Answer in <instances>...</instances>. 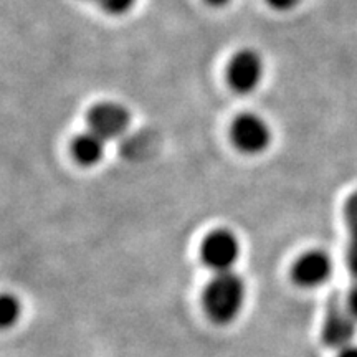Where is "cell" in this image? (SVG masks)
<instances>
[{
  "mask_svg": "<svg viewBox=\"0 0 357 357\" xmlns=\"http://www.w3.org/2000/svg\"><path fill=\"white\" fill-rule=\"evenodd\" d=\"M22 306L19 298L13 294H0V329L12 328L20 318Z\"/></svg>",
  "mask_w": 357,
  "mask_h": 357,
  "instance_id": "cell-9",
  "label": "cell"
},
{
  "mask_svg": "<svg viewBox=\"0 0 357 357\" xmlns=\"http://www.w3.org/2000/svg\"><path fill=\"white\" fill-rule=\"evenodd\" d=\"M333 273V260L323 250L303 253L293 266L294 283L303 288H316L324 284Z\"/></svg>",
  "mask_w": 357,
  "mask_h": 357,
  "instance_id": "cell-5",
  "label": "cell"
},
{
  "mask_svg": "<svg viewBox=\"0 0 357 357\" xmlns=\"http://www.w3.org/2000/svg\"><path fill=\"white\" fill-rule=\"evenodd\" d=\"M136 0H100V3L106 12L113 13V15H123L129 8L134 6Z\"/></svg>",
  "mask_w": 357,
  "mask_h": 357,
  "instance_id": "cell-11",
  "label": "cell"
},
{
  "mask_svg": "<svg viewBox=\"0 0 357 357\" xmlns=\"http://www.w3.org/2000/svg\"><path fill=\"white\" fill-rule=\"evenodd\" d=\"M261 58L252 50L238 52L229 65V82L238 93L253 91L261 82Z\"/></svg>",
  "mask_w": 357,
  "mask_h": 357,
  "instance_id": "cell-7",
  "label": "cell"
},
{
  "mask_svg": "<svg viewBox=\"0 0 357 357\" xmlns=\"http://www.w3.org/2000/svg\"><path fill=\"white\" fill-rule=\"evenodd\" d=\"M207 2L213 7H222V6H225V3H229L230 0H207Z\"/></svg>",
  "mask_w": 357,
  "mask_h": 357,
  "instance_id": "cell-16",
  "label": "cell"
},
{
  "mask_svg": "<svg viewBox=\"0 0 357 357\" xmlns=\"http://www.w3.org/2000/svg\"><path fill=\"white\" fill-rule=\"evenodd\" d=\"M300 0H268L271 7H275L276 10H289L293 8Z\"/></svg>",
  "mask_w": 357,
  "mask_h": 357,
  "instance_id": "cell-14",
  "label": "cell"
},
{
  "mask_svg": "<svg viewBox=\"0 0 357 357\" xmlns=\"http://www.w3.org/2000/svg\"><path fill=\"white\" fill-rule=\"evenodd\" d=\"M102 153H105V139L93 131L82 134L73 142L75 159L83 166H95L101 160Z\"/></svg>",
  "mask_w": 357,
  "mask_h": 357,
  "instance_id": "cell-8",
  "label": "cell"
},
{
  "mask_svg": "<svg viewBox=\"0 0 357 357\" xmlns=\"http://www.w3.org/2000/svg\"><path fill=\"white\" fill-rule=\"evenodd\" d=\"M231 139L243 153L258 154L268 147L270 129L257 114H242L235 119L231 126Z\"/></svg>",
  "mask_w": 357,
  "mask_h": 357,
  "instance_id": "cell-4",
  "label": "cell"
},
{
  "mask_svg": "<svg viewBox=\"0 0 357 357\" xmlns=\"http://www.w3.org/2000/svg\"><path fill=\"white\" fill-rule=\"evenodd\" d=\"M357 319L351 314L344 303L336 298L329 301L328 312L323 324V341L328 347L341 351L342 347L352 344L356 336Z\"/></svg>",
  "mask_w": 357,
  "mask_h": 357,
  "instance_id": "cell-3",
  "label": "cell"
},
{
  "mask_svg": "<svg viewBox=\"0 0 357 357\" xmlns=\"http://www.w3.org/2000/svg\"><path fill=\"white\" fill-rule=\"evenodd\" d=\"M200 255L205 265L217 273L230 271L240 257V243L229 230H215L205 236Z\"/></svg>",
  "mask_w": 357,
  "mask_h": 357,
  "instance_id": "cell-2",
  "label": "cell"
},
{
  "mask_svg": "<svg viewBox=\"0 0 357 357\" xmlns=\"http://www.w3.org/2000/svg\"><path fill=\"white\" fill-rule=\"evenodd\" d=\"M346 263H347V268H349L351 275L357 280V238H354V236H351V242L347 245Z\"/></svg>",
  "mask_w": 357,
  "mask_h": 357,
  "instance_id": "cell-12",
  "label": "cell"
},
{
  "mask_svg": "<svg viewBox=\"0 0 357 357\" xmlns=\"http://www.w3.org/2000/svg\"><path fill=\"white\" fill-rule=\"evenodd\" d=\"M344 305L347 310H349L351 314L357 319V280H356V283L351 287L349 293H347Z\"/></svg>",
  "mask_w": 357,
  "mask_h": 357,
  "instance_id": "cell-13",
  "label": "cell"
},
{
  "mask_svg": "<svg viewBox=\"0 0 357 357\" xmlns=\"http://www.w3.org/2000/svg\"><path fill=\"white\" fill-rule=\"evenodd\" d=\"M89 131H93L102 139H114L128 129L129 114L121 105L116 102H101L89 111Z\"/></svg>",
  "mask_w": 357,
  "mask_h": 357,
  "instance_id": "cell-6",
  "label": "cell"
},
{
  "mask_svg": "<svg viewBox=\"0 0 357 357\" xmlns=\"http://www.w3.org/2000/svg\"><path fill=\"white\" fill-rule=\"evenodd\" d=\"M344 218L351 236L357 238V192H354V194L347 199V202L344 205Z\"/></svg>",
  "mask_w": 357,
  "mask_h": 357,
  "instance_id": "cell-10",
  "label": "cell"
},
{
  "mask_svg": "<svg viewBox=\"0 0 357 357\" xmlns=\"http://www.w3.org/2000/svg\"><path fill=\"white\" fill-rule=\"evenodd\" d=\"M337 357H357V346L349 344V346L342 347V349L339 351Z\"/></svg>",
  "mask_w": 357,
  "mask_h": 357,
  "instance_id": "cell-15",
  "label": "cell"
},
{
  "mask_svg": "<svg viewBox=\"0 0 357 357\" xmlns=\"http://www.w3.org/2000/svg\"><path fill=\"white\" fill-rule=\"evenodd\" d=\"M245 301V284L238 275L223 271L212 278L204 293V307L217 324H229L240 314Z\"/></svg>",
  "mask_w": 357,
  "mask_h": 357,
  "instance_id": "cell-1",
  "label": "cell"
}]
</instances>
